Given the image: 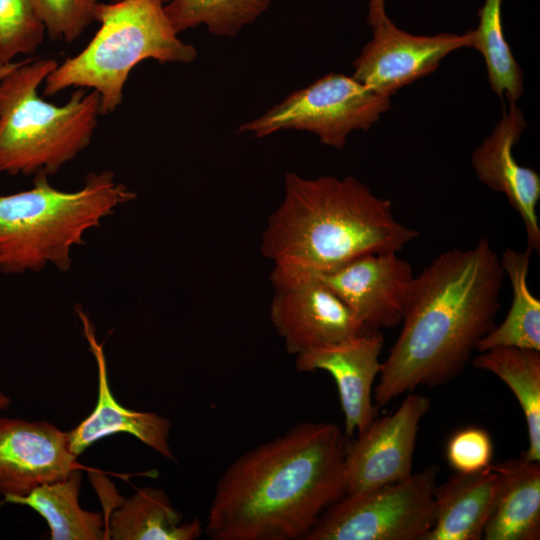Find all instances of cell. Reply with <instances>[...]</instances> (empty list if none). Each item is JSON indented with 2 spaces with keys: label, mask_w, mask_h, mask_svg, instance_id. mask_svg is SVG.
<instances>
[{
  "label": "cell",
  "mask_w": 540,
  "mask_h": 540,
  "mask_svg": "<svg viewBox=\"0 0 540 540\" xmlns=\"http://www.w3.org/2000/svg\"><path fill=\"white\" fill-rule=\"evenodd\" d=\"M112 1H120V0H112ZM165 4L169 1V0H162Z\"/></svg>",
  "instance_id": "4dcf8cb0"
},
{
  "label": "cell",
  "mask_w": 540,
  "mask_h": 540,
  "mask_svg": "<svg viewBox=\"0 0 540 540\" xmlns=\"http://www.w3.org/2000/svg\"><path fill=\"white\" fill-rule=\"evenodd\" d=\"M314 274L369 331L402 321L415 277L410 263L396 252L362 255Z\"/></svg>",
  "instance_id": "7c38bea8"
},
{
  "label": "cell",
  "mask_w": 540,
  "mask_h": 540,
  "mask_svg": "<svg viewBox=\"0 0 540 540\" xmlns=\"http://www.w3.org/2000/svg\"><path fill=\"white\" fill-rule=\"evenodd\" d=\"M532 251L507 248L500 257L512 300L504 320L476 345L480 352L497 347H517L540 351V300L530 291L528 272Z\"/></svg>",
  "instance_id": "44dd1931"
},
{
  "label": "cell",
  "mask_w": 540,
  "mask_h": 540,
  "mask_svg": "<svg viewBox=\"0 0 540 540\" xmlns=\"http://www.w3.org/2000/svg\"><path fill=\"white\" fill-rule=\"evenodd\" d=\"M270 319L289 354L340 342L367 330L314 273L273 269Z\"/></svg>",
  "instance_id": "9c48e42d"
},
{
  "label": "cell",
  "mask_w": 540,
  "mask_h": 540,
  "mask_svg": "<svg viewBox=\"0 0 540 540\" xmlns=\"http://www.w3.org/2000/svg\"><path fill=\"white\" fill-rule=\"evenodd\" d=\"M107 539L194 540L204 529L199 519L183 521L163 489L144 487L123 499L106 521Z\"/></svg>",
  "instance_id": "d6986e66"
},
{
  "label": "cell",
  "mask_w": 540,
  "mask_h": 540,
  "mask_svg": "<svg viewBox=\"0 0 540 540\" xmlns=\"http://www.w3.org/2000/svg\"><path fill=\"white\" fill-rule=\"evenodd\" d=\"M387 16L385 0H369L367 20L371 27L381 23Z\"/></svg>",
  "instance_id": "83f0119b"
},
{
  "label": "cell",
  "mask_w": 540,
  "mask_h": 540,
  "mask_svg": "<svg viewBox=\"0 0 540 540\" xmlns=\"http://www.w3.org/2000/svg\"><path fill=\"white\" fill-rule=\"evenodd\" d=\"M498 474L490 465L453 474L434 491L435 522L424 540H480L490 517Z\"/></svg>",
  "instance_id": "ac0fdd59"
},
{
  "label": "cell",
  "mask_w": 540,
  "mask_h": 540,
  "mask_svg": "<svg viewBox=\"0 0 540 540\" xmlns=\"http://www.w3.org/2000/svg\"><path fill=\"white\" fill-rule=\"evenodd\" d=\"M84 469L69 447L68 432L46 421L0 417V495L29 494L35 488Z\"/></svg>",
  "instance_id": "4fadbf2b"
},
{
  "label": "cell",
  "mask_w": 540,
  "mask_h": 540,
  "mask_svg": "<svg viewBox=\"0 0 540 540\" xmlns=\"http://www.w3.org/2000/svg\"><path fill=\"white\" fill-rule=\"evenodd\" d=\"M19 61H14L12 63H8V64H3V63H0V79L6 74L8 73L11 69H13L17 64H18Z\"/></svg>",
  "instance_id": "f1b7e54d"
},
{
  "label": "cell",
  "mask_w": 540,
  "mask_h": 540,
  "mask_svg": "<svg viewBox=\"0 0 540 540\" xmlns=\"http://www.w3.org/2000/svg\"><path fill=\"white\" fill-rule=\"evenodd\" d=\"M437 466L374 490L346 494L305 540H424L435 522Z\"/></svg>",
  "instance_id": "52a82bcc"
},
{
  "label": "cell",
  "mask_w": 540,
  "mask_h": 540,
  "mask_svg": "<svg viewBox=\"0 0 540 540\" xmlns=\"http://www.w3.org/2000/svg\"><path fill=\"white\" fill-rule=\"evenodd\" d=\"M504 273L487 238L439 254L414 277L402 330L381 364L377 406L457 377L495 326Z\"/></svg>",
  "instance_id": "7a4b0ae2"
},
{
  "label": "cell",
  "mask_w": 540,
  "mask_h": 540,
  "mask_svg": "<svg viewBox=\"0 0 540 540\" xmlns=\"http://www.w3.org/2000/svg\"><path fill=\"white\" fill-rule=\"evenodd\" d=\"M472 365L488 371L508 385L517 398L527 424L528 448L522 457L540 460V351L497 347L480 352Z\"/></svg>",
  "instance_id": "7402d4cb"
},
{
  "label": "cell",
  "mask_w": 540,
  "mask_h": 540,
  "mask_svg": "<svg viewBox=\"0 0 540 540\" xmlns=\"http://www.w3.org/2000/svg\"><path fill=\"white\" fill-rule=\"evenodd\" d=\"M347 437L301 422L237 457L218 479L204 531L213 540H305L347 494Z\"/></svg>",
  "instance_id": "6da1fadb"
},
{
  "label": "cell",
  "mask_w": 540,
  "mask_h": 540,
  "mask_svg": "<svg viewBox=\"0 0 540 540\" xmlns=\"http://www.w3.org/2000/svg\"><path fill=\"white\" fill-rule=\"evenodd\" d=\"M372 30V39L353 64V77L387 97L434 72L451 52L471 45L470 31L462 35H412L399 29L389 17Z\"/></svg>",
  "instance_id": "8fae6325"
},
{
  "label": "cell",
  "mask_w": 540,
  "mask_h": 540,
  "mask_svg": "<svg viewBox=\"0 0 540 540\" xmlns=\"http://www.w3.org/2000/svg\"><path fill=\"white\" fill-rule=\"evenodd\" d=\"M417 237L395 218L390 200L353 176L307 179L287 173L261 252L275 270L320 273L362 255L398 253Z\"/></svg>",
  "instance_id": "3957f363"
},
{
  "label": "cell",
  "mask_w": 540,
  "mask_h": 540,
  "mask_svg": "<svg viewBox=\"0 0 540 540\" xmlns=\"http://www.w3.org/2000/svg\"><path fill=\"white\" fill-rule=\"evenodd\" d=\"M10 403L11 399L4 393L0 392V411L5 410Z\"/></svg>",
  "instance_id": "f546056e"
},
{
  "label": "cell",
  "mask_w": 540,
  "mask_h": 540,
  "mask_svg": "<svg viewBox=\"0 0 540 540\" xmlns=\"http://www.w3.org/2000/svg\"><path fill=\"white\" fill-rule=\"evenodd\" d=\"M383 345L381 330H373L296 355L297 370H323L335 380L348 439L363 433L377 417L372 388L381 370Z\"/></svg>",
  "instance_id": "5bb4252c"
},
{
  "label": "cell",
  "mask_w": 540,
  "mask_h": 540,
  "mask_svg": "<svg viewBox=\"0 0 540 540\" xmlns=\"http://www.w3.org/2000/svg\"><path fill=\"white\" fill-rule=\"evenodd\" d=\"M430 400L411 391L396 411L376 417L356 439H347V494L366 492L407 479L420 422Z\"/></svg>",
  "instance_id": "30bf717a"
},
{
  "label": "cell",
  "mask_w": 540,
  "mask_h": 540,
  "mask_svg": "<svg viewBox=\"0 0 540 540\" xmlns=\"http://www.w3.org/2000/svg\"><path fill=\"white\" fill-rule=\"evenodd\" d=\"M45 33L33 0H0V63L35 53Z\"/></svg>",
  "instance_id": "d4e9b609"
},
{
  "label": "cell",
  "mask_w": 540,
  "mask_h": 540,
  "mask_svg": "<svg viewBox=\"0 0 540 540\" xmlns=\"http://www.w3.org/2000/svg\"><path fill=\"white\" fill-rule=\"evenodd\" d=\"M57 65L19 61L0 79V173L52 175L90 144L101 115L95 91L77 88L63 105L39 95Z\"/></svg>",
  "instance_id": "5b68a950"
},
{
  "label": "cell",
  "mask_w": 540,
  "mask_h": 540,
  "mask_svg": "<svg viewBox=\"0 0 540 540\" xmlns=\"http://www.w3.org/2000/svg\"><path fill=\"white\" fill-rule=\"evenodd\" d=\"M498 474L486 540L540 538V463L524 457L491 464Z\"/></svg>",
  "instance_id": "e0dca14e"
},
{
  "label": "cell",
  "mask_w": 540,
  "mask_h": 540,
  "mask_svg": "<svg viewBox=\"0 0 540 540\" xmlns=\"http://www.w3.org/2000/svg\"><path fill=\"white\" fill-rule=\"evenodd\" d=\"M389 109L390 97L377 94L353 76L330 73L241 124L238 132L262 138L282 130L307 131L322 144L341 149L352 131L369 129Z\"/></svg>",
  "instance_id": "ba28073f"
},
{
  "label": "cell",
  "mask_w": 540,
  "mask_h": 540,
  "mask_svg": "<svg viewBox=\"0 0 540 540\" xmlns=\"http://www.w3.org/2000/svg\"><path fill=\"white\" fill-rule=\"evenodd\" d=\"M504 0H485L478 10L479 24L471 32V45L483 56L488 81L500 97L515 103L523 94V74L505 39L502 25Z\"/></svg>",
  "instance_id": "603a6c76"
},
{
  "label": "cell",
  "mask_w": 540,
  "mask_h": 540,
  "mask_svg": "<svg viewBox=\"0 0 540 540\" xmlns=\"http://www.w3.org/2000/svg\"><path fill=\"white\" fill-rule=\"evenodd\" d=\"M271 0H169L165 12L177 33L205 25L218 36H235L253 23Z\"/></svg>",
  "instance_id": "cb8c5ba5"
},
{
  "label": "cell",
  "mask_w": 540,
  "mask_h": 540,
  "mask_svg": "<svg viewBox=\"0 0 540 540\" xmlns=\"http://www.w3.org/2000/svg\"><path fill=\"white\" fill-rule=\"evenodd\" d=\"M164 4L162 0L100 2L95 15L99 29L80 53L58 63L47 76L45 95L72 87L93 90L105 115L119 107L130 72L142 61L192 62L197 51L178 37Z\"/></svg>",
  "instance_id": "8992f818"
},
{
  "label": "cell",
  "mask_w": 540,
  "mask_h": 540,
  "mask_svg": "<svg viewBox=\"0 0 540 540\" xmlns=\"http://www.w3.org/2000/svg\"><path fill=\"white\" fill-rule=\"evenodd\" d=\"M446 458L459 473H474L491 465L493 442L490 434L479 427L456 431L448 440Z\"/></svg>",
  "instance_id": "4316f807"
},
{
  "label": "cell",
  "mask_w": 540,
  "mask_h": 540,
  "mask_svg": "<svg viewBox=\"0 0 540 540\" xmlns=\"http://www.w3.org/2000/svg\"><path fill=\"white\" fill-rule=\"evenodd\" d=\"M51 39L72 42L95 20L99 0H33Z\"/></svg>",
  "instance_id": "484cf974"
},
{
  "label": "cell",
  "mask_w": 540,
  "mask_h": 540,
  "mask_svg": "<svg viewBox=\"0 0 540 540\" xmlns=\"http://www.w3.org/2000/svg\"><path fill=\"white\" fill-rule=\"evenodd\" d=\"M77 313L97 364L98 398L92 413L68 432L71 452L78 457L89 446L106 436L127 433L162 457L174 461L175 456L169 444L170 421L155 412L135 411L118 403L110 389L103 344L98 342L93 324L86 313L81 309H78Z\"/></svg>",
  "instance_id": "2e32d148"
},
{
  "label": "cell",
  "mask_w": 540,
  "mask_h": 540,
  "mask_svg": "<svg viewBox=\"0 0 540 540\" xmlns=\"http://www.w3.org/2000/svg\"><path fill=\"white\" fill-rule=\"evenodd\" d=\"M509 104L492 133L472 153V167L482 183L506 196L523 222L527 247L539 254L540 176L535 170L520 165L513 156V147L527 123L516 104Z\"/></svg>",
  "instance_id": "9a60e30c"
},
{
  "label": "cell",
  "mask_w": 540,
  "mask_h": 540,
  "mask_svg": "<svg viewBox=\"0 0 540 540\" xmlns=\"http://www.w3.org/2000/svg\"><path fill=\"white\" fill-rule=\"evenodd\" d=\"M81 469L67 478L41 485L29 494L3 498V503L28 506L47 522L52 540L107 539L106 518L101 512L84 510L79 505Z\"/></svg>",
  "instance_id": "ffe728a7"
},
{
  "label": "cell",
  "mask_w": 540,
  "mask_h": 540,
  "mask_svg": "<svg viewBox=\"0 0 540 540\" xmlns=\"http://www.w3.org/2000/svg\"><path fill=\"white\" fill-rule=\"evenodd\" d=\"M136 194L105 170L90 173L76 191L53 187L48 175H35L33 186L0 195V271L19 274L53 265L71 267L73 247L115 209Z\"/></svg>",
  "instance_id": "277c9868"
}]
</instances>
